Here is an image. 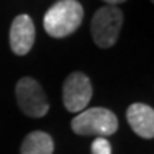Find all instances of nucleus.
Masks as SVG:
<instances>
[{"label": "nucleus", "instance_id": "nucleus-5", "mask_svg": "<svg viewBox=\"0 0 154 154\" xmlns=\"http://www.w3.org/2000/svg\"><path fill=\"white\" fill-rule=\"evenodd\" d=\"M93 97L91 83L84 73L74 72L66 79L63 84V103L69 111H83Z\"/></svg>", "mask_w": 154, "mask_h": 154}, {"label": "nucleus", "instance_id": "nucleus-9", "mask_svg": "<svg viewBox=\"0 0 154 154\" xmlns=\"http://www.w3.org/2000/svg\"><path fill=\"white\" fill-rule=\"evenodd\" d=\"M91 154H111V144L106 137H97L91 143Z\"/></svg>", "mask_w": 154, "mask_h": 154}, {"label": "nucleus", "instance_id": "nucleus-7", "mask_svg": "<svg viewBox=\"0 0 154 154\" xmlns=\"http://www.w3.org/2000/svg\"><path fill=\"white\" fill-rule=\"evenodd\" d=\"M127 121L131 130L143 138L154 137V110L143 103H134L127 109Z\"/></svg>", "mask_w": 154, "mask_h": 154}, {"label": "nucleus", "instance_id": "nucleus-2", "mask_svg": "<svg viewBox=\"0 0 154 154\" xmlns=\"http://www.w3.org/2000/svg\"><path fill=\"white\" fill-rule=\"evenodd\" d=\"M73 131L79 136L107 137L117 131L119 120L113 111L104 107H91L80 111L72 120Z\"/></svg>", "mask_w": 154, "mask_h": 154}, {"label": "nucleus", "instance_id": "nucleus-3", "mask_svg": "<svg viewBox=\"0 0 154 154\" xmlns=\"http://www.w3.org/2000/svg\"><path fill=\"white\" fill-rule=\"evenodd\" d=\"M123 24V13L116 6H104L96 11L91 20V36L101 49L111 47L117 42Z\"/></svg>", "mask_w": 154, "mask_h": 154}, {"label": "nucleus", "instance_id": "nucleus-4", "mask_svg": "<svg viewBox=\"0 0 154 154\" xmlns=\"http://www.w3.org/2000/svg\"><path fill=\"white\" fill-rule=\"evenodd\" d=\"M16 99L20 110L29 117L40 119L49 111V101L43 88L32 77H23L17 82Z\"/></svg>", "mask_w": 154, "mask_h": 154}, {"label": "nucleus", "instance_id": "nucleus-1", "mask_svg": "<svg viewBox=\"0 0 154 154\" xmlns=\"http://www.w3.org/2000/svg\"><path fill=\"white\" fill-rule=\"evenodd\" d=\"M83 20V7L77 0H60L46 11L43 24L51 37H66L76 32Z\"/></svg>", "mask_w": 154, "mask_h": 154}, {"label": "nucleus", "instance_id": "nucleus-6", "mask_svg": "<svg viewBox=\"0 0 154 154\" xmlns=\"http://www.w3.org/2000/svg\"><path fill=\"white\" fill-rule=\"evenodd\" d=\"M36 37L34 23L27 14L17 16L10 27V47L17 56H24L32 50Z\"/></svg>", "mask_w": 154, "mask_h": 154}, {"label": "nucleus", "instance_id": "nucleus-11", "mask_svg": "<svg viewBox=\"0 0 154 154\" xmlns=\"http://www.w3.org/2000/svg\"><path fill=\"white\" fill-rule=\"evenodd\" d=\"M151 2H153V0H151Z\"/></svg>", "mask_w": 154, "mask_h": 154}, {"label": "nucleus", "instance_id": "nucleus-10", "mask_svg": "<svg viewBox=\"0 0 154 154\" xmlns=\"http://www.w3.org/2000/svg\"><path fill=\"white\" fill-rule=\"evenodd\" d=\"M104 2H107L111 6H116V5H119V3H124L126 0H104Z\"/></svg>", "mask_w": 154, "mask_h": 154}, {"label": "nucleus", "instance_id": "nucleus-8", "mask_svg": "<svg viewBox=\"0 0 154 154\" xmlns=\"http://www.w3.org/2000/svg\"><path fill=\"white\" fill-rule=\"evenodd\" d=\"M54 141L44 131H32L23 140L20 154H53Z\"/></svg>", "mask_w": 154, "mask_h": 154}]
</instances>
